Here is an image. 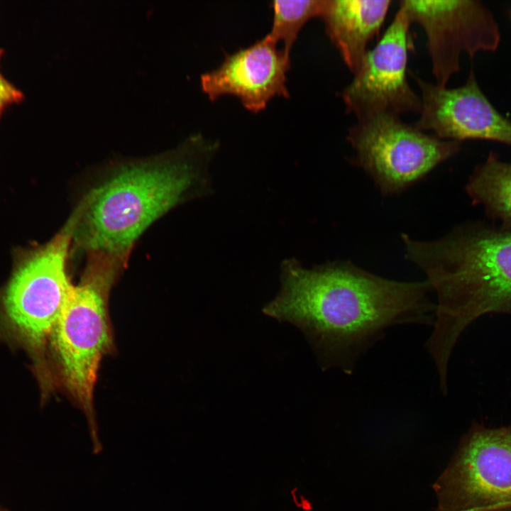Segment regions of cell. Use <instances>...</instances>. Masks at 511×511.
Returning a JSON list of instances; mask_svg holds the SVG:
<instances>
[{"label":"cell","instance_id":"3","mask_svg":"<svg viewBox=\"0 0 511 511\" xmlns=\"http://www.w3.org/2000/svg\"><path fill=\"white\" fill-rule=\"evenodd\" d=\"M401 236L407 258L424 272L437 297L426 347L438 373L445 375L469 324L490 312L511 314V229L474 221L435 241Z\"/></svg>","mask_w":511,"mask_h":511},{"label":"cell","instance_id":"6","mask_svg":"<svg viewBox=\"0 0 511 511\" xmlns=\"http://www.w3.org/2000/svg\"><path fill=\"white\" fill-rule=\"evenodd\" d=\"M433 488L434 511H511V424L473 422Z\"/></svg>","mask_w":511,"mask_h":511},{"label":"cell","instance_id":"14","mask_svg":"<svg viewBox=\"0 0 511 511\" xmlns=\"http://www.w3.org/2000/svg\"><path fill=\"white\" fill-rule=\"evenodd\" d=\"M327 0H276L272 2V26L267 33L287 53L303 26L314 17H322Z\"/></svg>","mask_w":511,"mask_h":511},{"label":"cell","instance_id":"9","mask_svg":"<svg viewBox=\"0 0 511 511\" xmlns=\"http://www.w3.org/2000/svg\"><path fill=\"white\" fill-rule=\"evenodd\" d=\"M411 24L399 6L380 40L368 50L351 82L341 92L347 113L357 121L380 116L419 114L420 97L407 78Z\"/></svg>","mask_w":511,"mask_h":511},{"label":"cell","instance_id":"11","mask_svg":"<svg viewBox=\"0 0 511 511\" xmlns=\"http://www.w3.org/2000/svg\"><path fill=\"white\" fill-rule=\"evenodd\" d=\"M290 64V54L266 34L226 55L219 66L201 76V87L211 101L232 95L246 109L257 113L273 98L290 97L286 82Z\"/></svg>","mask_w":511,"mask_h":511},{"label":"cell","instance_id":"13","mask_svg":"<svg viewBox=\"0 0 511 511\" xmlns=\"http://www.w3.org/2000/svg\"><path fill=\"white\" fill-rule=\"evenodd\" d=\"M466 191L489 218L500 221V228L511 229V163L490 153L473 171Z\"/></svg>","mask_w":511,"mask_h":511},{"label":"cell","instance_id":"8","mask_svg":"<svg viewBox=\"0 0 511 511\" xmlns=\"http://www.w3.org/2000/svg\"><path fill=\"white\" fill-rule=\"evenodd\" d=\"M400 6L411 23L419 25L425 33L432 73L439 87H446L460 70L463 55L473 58L499 46L498 21L480 1L402 0Z\"/></svg>","mask_w":511,"mask_h":511},{"label":"cell","instance_id":"17","mask_svg":"<svg viewBox=\"0 0 511 511\" xmlns=\"http://www.w3.org/2000/svg\"><path fill=\"white\" fill-rule=\"evenodd\" d=\"M0 511H6V510L0 507Z\"/></svg>","mask_w":511,"mask_h":511},{"label":"cell","instance_id":"12","mask_svg":"<svg viewBox=\"0 0 511 511\" xmlns=\"http://www.w3.org/2000/svg\"><path fill=\"white\" fill-rule=\"evenodd\" d=\"M390 0H327L321 18L326 33L353 75L381 29Z\"/></svg>","mask_w":511,"mask_h":511},{"label":"cell","instance_id":"10","mask_svg":"<svg viewBox=\"0 0 511 511\" xmlns=\"http://www.w3.org/2000/svg\"><path fill=\"white\" fill-rule=\"evenodd\" d=\"M410 75L420 91V117L415 126L437 138L461 143L485 140L511 146V121L500 114L480 89L473 69L466 82L447 88Z\"/></svg>","mask_w":511,"mask_h":511},{"label":"cell","instance_id":"1","mask_svg":"<svg viewBox=\"0 0 511 511\" xmlns=\"http://www.w3.org/2000/svg\"><path fill=\"white\" fill-rule=\"evenodd\" d=\"M280 278V291L263 312L299 327L324 368L348 375L388 328L434 322L427 280H393L348 261L306 268L295 259L283 262Z\"/></svg>","mask_w":511,"mask_h":511},{"label":"cell","instance_id":"7","mask_svg":"<svg viewBox=\"0 0 511 511\" xmlns=\"http://www.w3.org/2000/svg\"><path fill=\"white\" fill-rule=\"evenodd\" d=\"M355 161L384 195L398 194L456 154L461 143L442 140L403 122L380 116L357 121L348 131Z\"/></svg>","mask_w":511,"mask_h":511},{"label":"cell","instance_id":"2","mask_svg":"<svg viewBox=\"0 0 511 511\" xmlns=\"http://www.w3.org/2000/svg\"><path fill=\"white\" fill-rule=\"evenodd\" d=\"M217 148L216 143L197 135L165 154L117 165L75 207L72 242L87 253L128 258L152 223L209 192L207 167Z\"/></svg>","mask_w":511,"mask_h":511},{"label":"cell","instance_id":"5","mask_svg":"<svg viewBox=\"0 0 511 511\" xmlns=\"http://www.w3.org/2000/svg\"><path fill=\"white\" fill-rule=\"evenodd\" d=\"M75 224L72 212L49 242L21 263L4 294L6 324L35 354H41L50 341L72 285L66 266Z\"/></svg>","mask_w":511,"mask_h":511},{"label":"cell","instance_id":"16","mask_svg":"<svg viewBox=\"0 0 511 511\" xmlns=\"http://www.w3.org/2000/svg\"><path fill=\"white\" fill-rule=\"evenodd\" d=\"M509 15H510V18H511V9H510V11H509Z\"/></svg>","mask_w":511,"mask_h":511},{"label":"cell","instance_id":"4","mask_svg":"<svg viewBox=\"0 0 511 511\" xmlns=\"http://www.w3.org/2000/svg\"><path fill=\"white\" fill-rule=\"evenodd\" d=\"M87 253L84 272L70 288L50 341L62 381L86 412L94 440L98 436L92 412L94 388L111 343L108 297L128 259L99 251Z\"/></svg>","mask_w":511,"mask_h":511},{"label":"cell","instance_id":"15","mask_svg":"<svg viewBox=\"0 0 511 511\" xmlns=\"http://www.w3.org/2000/svg\"><path fill=\"white\" fill-rule=\"evenodd\" d=\"M2 51L0 50V58ZM23 93L8 81L0 72V117L6 107L21 102Z\"/></svg>","mask_w":511,"mask_h":511}]
</instances>
